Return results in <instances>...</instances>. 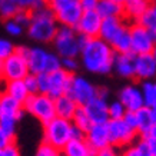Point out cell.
I'll list each match as a JSON object with an SVG mask.
<instances>
[{
    "instance_id": "6da1fadb",
    "label": "cell",
    "mask_w": 156,
    "mask_h": 156,
    "mask_svg": "<svg viewBox=\"0 0 156 156\" xmlns=\"http://www.w3.org/2000/svg\"><path fill=\"white\" fill-rule=\"evenodd\" d=\"M118 53L108 42L102 40L100 37L89 39L86 44L80 50V60L82 67L87 73L92 75H109L113 70L115 57Z\"/></svg>"
},
{
    "instance_id": "7a4b0ae2",
    "label": "cell",
    "mask_w": 156,
    "mask_h": 156,
    "mask_svg": "<svg viewBox=\"0 0 156 156\" xmlns=\"http://www.w3.org/2000/svg\"><path fill=\"white\" fill-rule=\"evenodd\" d=\"M60 27L50 6L32 12V20L27 27V36L32 42L46 44L53 43L55 36Z\"/></svg>"
},
{
    "instance_id": "3957f363",
    "label": "cell",
    "mask_w": 156,
    "mask_h": 156,
    "mask_svg": "<svg viewBox=\"0 0 156 156\" xmlns=\"http://www.w3.org/2000/svg\"><path fill=\"white\" fill-rule=\"evenodd\" d=\"M27 63L30 73L42 75V73H53L62 69V57L55 50H48L42 46H33L29 50Z\"/></svg>"
},
{
    "instance_id": "277c9868",
    "label": "cell",
    "mask_w": 156,
    "mask_h": 156,
    "mask_svg": "<svg viewBox=\"0 0 156 156\" xmlns=\"http://www.w3.org/2000/svg\"><path fill=\"white\" fill-rule=\"evenodd\" d=\"M72 129H73L72 120L56 116L43 126V142L52 145L59 151H63V147L72 140Z\"/></svg>"
},
{
    "instance_id": "5b68a950",
    "label": "cell",
    "mask_w": 156,
    "mask_h": 156,
    "mask_svg": "<svg viewBox=\"0 0 156 156\" xmlns=\"http://www.w3.org/2000/svg\"><path fill=\"white\" fill-rule=\"evenodd\" d=\"M24 112H27L30 116H33L36 120L42 123L43 126L49 123L52 119L56 118V106L55 99L44 93H34L27 98L23 103Z\"/></svg>"
},
{
    "instance_id": "8992f818",
    "label": "cell",
    "mask_w": 156,
    "mask_h": 156,
    "mask_svg": "<svg viewBox=\"0 0 156 156\" xmlns=\"http://www.w3.org/2000/svg\"><path fill=\"white\" fill-rule=\"evenodd\" d=\"M53 50L62 57H79L80 56V34L77 30L67 26H60L53 40Z\"/></svg>"
},
{
    "instance_id": "52a82bcc",
    "label": "cell",
    "mask_w": 156,
    "mask_h": 156,
    "mask_svg": "<svg viewBox=\"0 0 156 156\" xmlns=\"http://www.w3.org/2000/svg\"><path fill=\"white\" fill-rule=\"evenodd\" d=\"M30 73L27 59L16 50L12 56H9L5 60H0V75L5 82L13 80H24V77Z\"/></svg>"
},
{
    "instance_id": "ba28073f",
    "label": "cell",
    "mask_w": 156,
    "mask_h": 156,
    "mask_svg": "<svg viewBox=\"0 0 156 156\" xmlns=\"http://www.w3.org/2000/svg\"><path fill=\"white\" fill-rule=\"evenodd\" d=\"M50 7L60 26H67V27L73 29H76L85 13L79 0H60Z\"/></svg>"
},
{
    "instance_id": "9c48e42d",
    "label": "cell",
    "mask_w": 156,
    "mask_h": 156,
    "mask_svg": "<svg viewBox=\"0 0 156 156\" xmlns=\"http://www.w3.org/2000/svg\"><path fill=\"white\" fill-rule=\"evenodd\" d=\"M72 99L75 100L76 103L85 108L99 96V87H96L92 82L82 75H73L72 79V85L69 89V93Z\"/></svg>"
},
{
    "instance_id": "30bf717a",
    "label": "cell",
    "mask_w": 156,
    "mask_h": 156,
    "mask_svg": "<svg viewBox=\"0 0 156 156\" xmlns=\"http://www.w3.org/2000/svg\"><path fill=\"white\" fill-rule=\"evenodd\" d=\"M130 40H132V53L135 56L151 55L156 49L155 36L139 22L130 26Z\"/></svg>"
},
{
    "instance_id": "8fae6325",
    "label": "cell",
    "mask_w": 156,
    "mask_h": 156,
    "mask_svg": "<svg viewBox=\"0 0 156 156\" xmlns=\"http://www.w3.org/2000/svg\"><path fill=\"white\" fill-rule=\"evenodd\" d=\"M109 133H110V145L115 147H129L135 145L136 136L139 133L132 129L130 126L126 125V122L120 119V120H109L108 122Z\"/></svg>"
},
{
    "instance_id": "7c38bea8",
    "label": "cell",
    "mask_w": 156,
    "mask_h": 156,
    "mask_svg": "<svg viewBox=\"0 0 156 156\" xmlns=\"http://www.w3.org/2000/svg\"><path fill=\"white\" fill-rule=\"evenodd\" d=\"M118 99L123 103L128 112H137L142 108H145V100L140 86H136L133 83L125 85L119 90Z\"/></svg>"
},
{
    "instance_id": "4fadbf2b",
    "label": "cell",
    "mask_w": 156,
    "mask_h": 156,
    "mask_svg": "<svg viewBox=\"0 0 156 156\" xmlns=\"http://www.w3.org/2000/svg\"><path fill=\"white\" fill-rule=\"evenodd\" d=\"M72 79L73 75L66 72L65 69H59V70L49 73V93L48 95L53 99H57L60 96H65L69 93L72 85Z\"/></svg>"
},
{
    "instance_id": "5bb4252c",
    "label": "cell",
    "mask_w": 156,
    "mask_h": 156,
    "mask_svg": "<svg viewBox=\"0 0 156 156\" xmlns=\"http://www.w3.org/2000/svg\"><path fill=\"white\" fill-rule=\"evenodd\" d=\"M102 22L103 19L100 17V14L96 10L92 12H85L82 16L79 24L76 26L77 33L86 39H95L99 37L100 27H102Z\"/></svg>"
},
{
    "instance_id": "9a60e30c",
    "label": "cell",
    "mask_w": 156,
    "mask_h": 156,
    "mask_svg": "<svg viewBox=\"0 0 156 156\" xmlns=\"http://www.w3.org/2000/svg\"><path fill=\"white\" fill-rule=\"evenodd\" d=\"M85 140L92 147V151L95 152L100 151L103 147L110 146V133H109L108 123L92 125V128L86 133Z\"/></svg>"
},
{
    "instance_id": "2e32d148",
    "label": "cell",
    "mask_w": 156,
    "mask_h": 156,
    "mask_svg": "<svg viewBox=\"0 0 156 156\" xmlns=\"http://www.w3.org/2000/svg\"><path fill=\"white\" fill-rule=\"evenodd\" d=\"M156 62L153 55H140L135 56V77L140 82L155 80Z\"/></svg>"
},
{
    "instance_id": "e0dca14e",
    "label": "cell",
    "mask_w": 156,
    "mask_h": 156,
    "mask_svg": "<svg viewBox=\"0 0 156 156\" xmlns=\"http://www.w3.org/2000/svg\"><path fill=\"white\" fill-rule=\"evenodd\" d=\"M85 109L93 125L108 123L110 120V116H109V102H108V98H105V96L99 95L96 99L92 100L87 106H85Z\"/></svg>"
},
{
    "instance_id": "ac0fdd59",
    "label": "cell",
    "mask_w": 156,
    "mask_h": 156,
    "mask_svg": "<svg viewBox=\"0 0 156 156\" xmlns=\"http://www.w3.org/2000/svg\"><path fill=\"white\" fill-rule=\"evenodd\" d=\"M126 27H128V24L125 23L123 17H109V19H103L99 37L102 39V40H105V42H108L109 44H112V43L115 42V39L118 37Z\"/></svg>"
},
{
    "instance_id": "d6986e66",
    "label": "cell",
    "mask_w": 156,
    "mask_h": 156,
    "mask_svg": "<svg viewBox=\"0 0 156 156\" xmlns=\"http://www.w3.org/2000/svg\"><path fill=\"white\" fill-rule=\"evenodd\" d=\"M113 70L119 77H123V79L135 77V55L133 53H118L115 57Z\"/></svg>"
},
{
    "instance_id": "ffe728a7",
    "label": "cell",
    "mask_w": 156,
    "mask_h": 156,
    "mask_svg": "<svg viewBox=\"0 0 156 156\" xmlns=\"http://www.w3.org/2000/svg\"><path fill=\"white\" fill-rule=\"evenodd\" d=\"M23 113H24L23 103L12 99L7 95H2V98H0V118L13 119V120L19 122L20 118L23 116Z\"/></svg>"
},
{
    "instance_id": "44dd1931",
    "label": "cell",
    "mask_w": 156,
    "mask_h": 156,
    "mask_svg": "<svg viewBox=\"0 0 156 156\" xmlns=\"http://www.w3.org/2000/svg\"><path fill=\"white\" fill-rule=\"evenodd\" d=\"M151 2L149 0H128L125 5H123V9H125V13L123 16L126 19L135 20V22H139L143 16L146 14V12L151 9Z\"/></svg>"
},
{
    "instance_id": "7402d4cb",
    "label": "cell",
    "mask_w": 156,
    "mask_h": 156,
    "mask_svg": "<svg viewBox=\"0 0 156 156\" xmlns=\"http://www.w3.org/2000/svg\"><path fill=\"white\" fill-rule=\"evenodd\" d=\"M55 106H56L57 118L66 119V120H72L76 112H77V109L80 108L69 95L60 96V98L55 99Z\"/></svg>"
},
{
    "instance_id": "603a6c76",
    "label": "cell",
    "mask_w": 156,
    "mask_h": 156,
    "mask_svg": "<svg viewBox=\"0 0 156 156\" xmlns=\"http://www.w3.org/2000/svg\"><path fill=\"white\" fill-rule=\"evenodd\" d=\"M3 95H7L12 99L20 102V103H24L27 100V98L30 96V92L26 87L24 80H13V82H6Z\"/></svg>"
},
{
    "instance_id": "cb8c5ba5",
    "label": "cell",
    "mask_w": 156,
    "mask_h": 156,
    "mask_svg": "<svg viewBox=\"0 0 156 156\" xmlns=\"http://www.w3.org/2000/svg\"><path fill=\"white\" fill-rule=\"evenodd\" d=\"M63 156H95V151L87 145L85 139H72L62 151Z\"/></svg>"
},
{
    "instance_id": "d4e9b609",
    "label": "cell",
    "mask_w": 156,
    "mask_h": 156,
    "mask_svg": "<svg viewBox=\"0 0 156 156\" xmlns=\"http://www.w3.org/2000/svg\"><path fill=\"white\" fill-rule=\"evenodd\" d=\"M16 126H17V120L0 118V147L14 143Z\"/></svg>"
},
{
    "instance_id": "484cf974",
    "label": "cell",
    "mask_w": 156,
    "mask_h": 156,
    "mask_svg": "<svg viewBox=\"0 0 156 156\" xmlns=\"http://www.w3.org/2000/svg\"><path fill=\"white\" fill-rule=\"evenodd\" d=\"M96 12L100 14L102 19H109V17H123L125 9L123 5H119L113 0H100Z\"/></svg>"
},
{
    "instance_id": "4316f807",
    "label": "cell",
    "mask_w": 156,
    "mask_h": 156,
    "mask_svg": "<svg viewBox=\"0 0 156 156\" xmlns=\"http://www.w3.org/2000/svg\"><path fill=\"white\" fill-rule=\"evenodd\" d=\"M136 115H137V133L140 135V137H143L146 136L147 133L153 129V126H155L152 109L145 106L140 110H137Z\"/></svg>"
},
{
    "instance_id": "83f0119b",
    "label": "cell",
    "mask_w": 156,
    "mask_h": 156,
    "mask_svg": "<svg viewBox=\"0 0 156 156\" xmlns=\"http://www.w3.org/2000/svg\"><path fill=\"white\" fill-rule=\"evenodd\" d=\"M116 53H132V40H130V26L123 30L115 42L110 44Z\"/></svg>"
},
{
    "instance_id": "f1b7e54d",
    "label": "cell",
    "mask_w": 156,
    "mask_h": 156,
    "mask_svg": "<svg viewBox=\"0 0 156 156\" xmlns=\"http://www.w3.org/2000/svg\"><path fill=\"white\" fill-rule=\"evenodd\" d=\"M143 93L145 106L149 109H156V80H146L140 85Z\"/></svg>"
},
{
    "instance_id": "f546056e",
    "label": "cell",
    "mask_w": 156,
    "mask_h": 156,
    "mask_svg": "<svg viewBox=\"0 0 156 156\" xmlns=\"http://www.w3.org/2000/svg\"><path fill=\"white\" fill-rule=\"evenodd\" d=\"M72 123H73V126L79 128L85 133H87V130H89V129L92 128V125H93L89 118V115H87V112H86V109L82 108V106L77 109L76 115L73 116V119H72Z\"/></svg>"
},
{
    "instance_id": "4dcf8cb0",
    "label": "cell",
    "mask_w": 156,
    "mask_h": 156,
    "mask_svg": "<svg viewBox=\"0 0 156 156\" xmlns=\"http://www.w3.org/2000/svg\"><path fill=\"white\" fill-rule=\"evenodd\" d=\"M122 156H155L151 152V149L147 147V145L145 143L143 139H140L139 142H136L132 146L126 147L122 152Z\"/></svg>"
},
{
    "instance_id": "1f68e13d",
    "label": "cell",
    "mask_w": 156,
    "mask_h": 156,
    "mask_svg": "<svg viewBox=\"0 0 156 156\" xmlns=\"http://www.w3.org/2000/svg\"><path fill=\"white\" fill-rule=\"evenodd\" d=\"M20 10L16 0H0V14L5 20L13 19L16 13Z\"/></svg>"
},
{
    "instance_id": "d6a6232c",
    "label": "cell",
    "mask_w": 156,
    "mask_h": 156,
    "mask_svg": "<svg viewBox=\"0 0 156 156\" xmlns=\"http://www.w3.org/2000/svg\"><path fill=\"white\" fill-rule=\"evenodd\" d=\"M139 23L143 24L156 39V5L155 3L151 6V9L146 12V14L139 20Z\"/></svg>"
},
{
    "instance_id": "836d02e7",
    "label": "cell",
    "mask_w": 156,
    "mask_h": 156,
    "mask_svg": "<svg viewBox=\"0 0 156 156\" xmlns=\"http://www.w3.org/2000/svg\"><path fill=\"white\" fill-rule=\"evenodd\" d=\"M126 113H128V110H126V108L123 106V103L119 99L109 103V116H110V120H120V119L125 118Z\"/></svg>"
},
{
    "instance_id": "e575fe53",
    "label": "cell",
    "mask_w": 156,
    "mask_h": 156,
    "mask_svg": "<svg viewBox=\"0 0 156 156\" xmlns=\"http://www.w3.org/2000/svg\"><path fill=\"white\" fill-rule=\"evenodd\" d=\"M3 29H5V33L7 36H10V37H19V36H22V33H23V30H24L23 26H20L14 19L5 20Z\"/></svg>"
},
{
    "instance_id": "d590c367",
    "label": "cell",
    "mask_w": 156,
    "mask_h": 156,
    "mask_svg": "<svg viewBox=\"0 0 156 156\" xmlns=\"http://www.w3.org/2000/svg\"><path fill=\"white\" fill-rule=\"evenodd\" d=\"M16 3L20 9L30 10V12H34V10L43 9V7L49 6L46 0H16Z\"/></svg>"
},
{
    "instance_id": "8d00e7d4",
    "label": "cell",
    "mask_w": 156,
    "mask_h": 156,
    "mask_svg": "<svg viewBox=\"0 0 156 156\" xmlns=\"http://www.w3.org/2000/svg\"><path fill=\"white\" fill-rule=\"evenodd\" d=\"M17 48L14 46V43L10 39H0V60H5L13 53H16Z\"/></svg>"
},
{
    "instance_id": "74e56055",
    "label": "cell",
    "mask_w": 156,
    "mask_h": 156,
    "mask_svg": "<svg viewBox=\"0 0 156 156\" xmlns=\"http://www.w3.org/2000/svg\"><path fill=\"white\" fill-rule=\"evenodd\" d=\"M80 66L82 65L79 57H65V59H62V69H65V70L72 73V75Z\"/></svg>"
},
{
    "instance_id": "f35d334b",
    "label": "cell",
    "mask_w": 156,
    "mask_h": 156,
    "mask_svg": "<svg viewBox=\"0 0 156 156\" xmlns=\"http://www.w3.org/2000/svg\"><path fill=\"white\" fill-rule=\"evenodd\" d=\"M34 156H62V151L53 147L52 145H48V143L43 142L42 145H39Z\"/></svg>"
},
{
    "instance_id": "ab89813d",
    "label": "cell",
    "mask_w": 156,
    "mask_h": 156,
    "mask_svg": "<svg viewBox=\"0 0 156 156\" xmlns=\"http://www.w3.org/2000/svg\"><path fill=\"white\" fill-rule=\"evenodd\" d=\"M17 23L20 24V26H23V27L27 29L29 24H30V20H32V12L30 10H24V9H20L17 13H16V16L13 17Z\"/></svg>"
},
{
    "instance_id": "60d3db41",
    "label": "cell",
    "mask_w": 156,
    "mask_h": 156,
    "mask_svg": "<svg viewBox=\"0 0 156 156\" xmlns=\"http://www.w3.org/2000/svg\"><path fill=\"white\" fill-rule=\"evenodd\" d=\"M24 83H26V87L29 89L30 95H34V93H39V82H37V75H33V73H29L26 77H24Z\"/></svg>"
},
{
    "instance_id": "b9f144b4",
    "label": "cell",
    "mask_w": 156,
    "mask_h": 156,
    "mask_svg": "<svg viewBox=\"0 0 156 156\" xmlns=\"http://www.w3.org/2000/svg\"><path fill=\"white\" fill-rule=\"evenodd\" d=\"M140 139H143V140H145V143H146L147 147L151 149V152L156 156V125L153 126V129L147 133L146 136L140 137Z\"/></svg>"
},
{
    "instance_id": "7bdbcfd3",
    "label": "cell",
    "mask_w": 156,
    "mask_h": 156,
    "mask_svg": "<svg viewBox=\"0 0 156 156\" xmlns=\"http://www.w3.org/2000/svg\"><path fill=\"white\" fill-rule=\"evenodd\" d=\"M37 82H39V93H49V73H42L37 75Z\"/></svg>"
},
{
    "instance_id": "ee69618b",
    "label": "cell",
    "mask_w": 156,
    "mask_h": 156,
    "mask_svg": "<svg viewBox=\"0 0 156 156\" xmlns=\"http://www.w3.org/2000/svg\"><path fill=\"white\" fill-rule=\"evenodd\" d=\"M0 156H22L20 155L19 147L16 146V143L7 145L5 147H0Z\"/></svg>"
},
{
    "instance_id": "f6af8a7d",
    "label": "cell",
    "mask_w": 156,
    "mask_h": 156,
    "mask_svg": "<svg viewBox=\"0 0 156 156\" xmlns=\"http://www.w3.org/2000/svg\"><path fill=\"white\" fill-rule=\"evenodd\" d=\"M95 156H122V153L119 152L118 147H115L110 145V146L103 147V149L95 152Z\"/></svg>"
},
{
    "instance_id": "bcb514c9",
    "label": "cell",
    "mask_w": 156,
    "mask_h": 156,
    "mask_svg": "<svg viewBox=\"0 0 156 156\" xmlns=\"http://www.w3.org/2000/svg\"><path fill=\"white\" fill-rule=\"evenodd\" d=\"M123 120L126 122L128 126H130V128L135 129L137 132V115H136V112H128V113L125 115Z\"/></svg>"
},
{
    "instance_id": "7dc6e473",
    "label": "cell",
    "mask_w": 156,
    "mask_h": 156,
    "mask_svg": "<svg viewBox=\"0 0 156 156\" xmlns=\"http://www.w3.org/2000/svg\"><path fill=\"white\" fill-rule=\"evenodd\" d=\"M100 0H79L83 12H92V10H96L98 6H99Z\"/></svg>"
},
{
    "instance_id": "c3c4849f",
    "label": "cell",
    "mask_w": 156,
    "mask_h": 156,
    "mask_svg": "<svg viewBox=\"0 0 156 156\" xmlns=\"http://www.w3.org/2000/svg\"><path fill=\"white\" fill-rule=\"evenodd\" d=\"M85 136H86V133L83 130L73 126V129H72V139H85Z\"/></svg>"
},
{
    "instance_id": "681fc988",
    "label": "cell",
    "mask_w": 156,
    "mask_h": 156,
    "mask_svg": "<svg viewBox=\"0 0 156 156\" xmlns=\"http://www.w3.org/2000/svg\"><path fill=\"white\" fill-rule=\"evenodd\" d=\"M46 2H48L49 6H52V5H55V3H57V2H60V0H46Z\"/></svg>"
},
{
    "instance_id": "f907efd6",
    "label": "cell",
    "mask_w": 156,
    "mask_h": 156,
    "mask_svg": "<svg viewBox=\"0 0 156 156\" xmlns=\"http://www.w3.org/2000/svg\"><path fill=\"white\" fill-rule=\"evenodd\" d=\"M113 2H116V3H119V5H125L128 0H113Z\"/></svg>"
},
{
    "instance_id": "816d5d0a",
    "label": "cell",
    "mask_w": 156,
    "mask_h": 156,
    "mask_svg": "<svg viewBox=\"0 0 156 156\" xmlns=\"http://www.w3.org/2000/svg\"><path fill=\"white\" fill-rule=\"evenodd\" d=\"M152 115H153V120H155V125H156V109H152Z\"/></svg>"
},
{
    "instance_id": "f5cc1de1",
    "label": "cell",
    "mask_w": 156,
    "mask_h": 156,
    "mask_svg": "<svg viewBox=\"0 0 156 156\" xmlns=\"http://www.w3.org/2000/svg\"><path fill=\"white\" fill-rule=\"evenodd\" d=\"M152 55H153V57H155V62H156V49L153 50V53H152Z\"/></svg>"
},
{
    "instance_id": "db71d44e",
    "label": "cell",
    "mask_w": 156,
    "mask_h": 156,
    "mask_svg": "<svg viewBox=\"0 0 156 156\" xmlns=\"http://www.w3.org/2000/svg\"><path fill=\"white\" fill-rule=\"evenodd\" d=\"M155 5H156V3H155Z\"/></svg>"
}]
</instances>
